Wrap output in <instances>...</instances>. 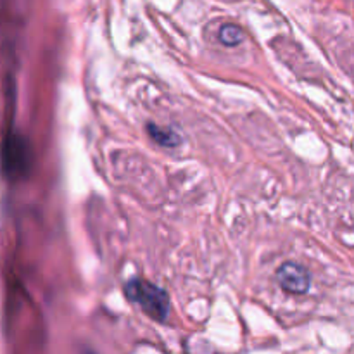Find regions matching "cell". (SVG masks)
<instances>
[{"instance_id": "obj_1", "label": "cell", "mask_w": 354, "mask_h": 354, "mask_svg": "<svg viewBox=\"0 0 354 354\" xmlns=\"http://www.w3.org/2000/svg\"><path fill=\"white\" fill-rule=\"evenodd\" d=\"M124 296L138 304L147 317L156 322H166L169 315V297L166 290L145 280L135 279L124 286Z\"/></svg>"}, {"instance_id": "obj_3", "label": "cell", "mask_w": 354, "mask_h": 354, "mask_svg": "<svg viewBox=\"0 0 354 354\" xmlns=\"http://www.w3.org/2000/svg\"><path fill=\"white\" fill-rule=\"evenodd\" d=\"M21 142V138L12 137V145L9 144V140L6 142V151L3 152H12V156H3L6 158V171L9 173L10 166H12L14 173H23L26 169V158H24V144L17 145Z\"/></svg>"}, {"instance_id": "obj_4", "label": "cell", "mask_w": 354, "mask_h": 354, "mask_svg": "<svg viewBox=\"0 0 354 354\" xmlns=\"http://www.w3.org/2000/svg\"><path fill=\"white\" fill-rule=\"evenodd\" d=\"M147 130L149 135L152 137V140H154L156 144L162 145V147H176V145L182 142V138H180L175 131L168 130V128H161L154 123L147 124Z\"/></svg>"}, {"instance_id": "obj_2", "label": "cell", "mask_w": 354, "mask_h": 354, "mask_svg": "<svg viewBox=\"0 0 354 354\" xmlns=\"http://www.w3.org/2000/svg\"><path fill=\"white\" fill-rule=\"evenodd\" d=\"M277 280H279L280 287L290 294H304L310 290L311 286V277L308 270L297 263L290 261L283 263L277 270Z\"/></svg>"}, {"instance_id": "obj_5", "label": "cell", "mask_w": 354, "mask_h": 354, "mask_svg": "<svg viewBox=\"0 0 354 354\" xmlns=\"http://www.w3.org/2000/svg\"><path fill=\"white\" fill-rule=\"evenodd\" d=\"M245 38L244 30L237 24H223L220 28V41L227 47H237Z\"/></svg>"}]
</instances>
